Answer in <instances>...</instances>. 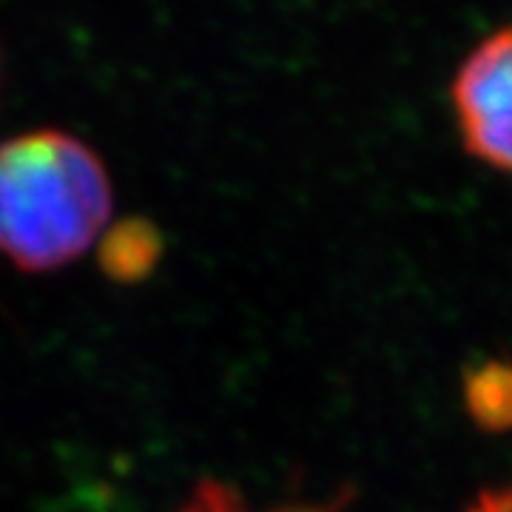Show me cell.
<instances>
[{"label":"cell","instance_id":"obj_1","mask_svg":"<svg viewBox=\"0 0 512 512\" xmlns=\"http://www.w3.org/2000/svg\"><path fill=\"white\" fill-rule=\"evenodd\" d=\"M111 217V180L74 134L40 128L0 143V254L26 274L83 256Z\"/></svg>","mask_w":512,"mask_h":512},{"label":"cell","instance_id":"obj_2","mask_svg":"<svg viewBox=\"0 0 512 512\" xmlns=\"http://www.w3.org/2000/svg\"><path fill=\"white\" fill-rule=\"evenodd\" d=\"M453 109L464 148L512 174V26L478 43L453 80Z\"/></svg>","mask_w":512,"mask_h":512},{"label":"cell","instance_id":"obj_3","mask_svg":"<svg viewBox=\"0 0 512 512\" xmlns=\"http://www.w3.org/2000/svg\"><path fill=\"white\" fill-rule=\"evenodd\" d=\"M160 251H163L160 231L151 222H117L103 239L100 265L114 282H140L160 262Z\"/></svg>","mask_w":512,"mask_h":512},{"label":"cell","instance_id":"obj_4","mask_svg":"<svg viewBox=\"0 0 512 512\" xmlns=\"http://www.w3.org/2000/svg\"><path fill=\"white\" fill-rule=\"evenodd\" d=\"M467 404L478 424L510 427L512 424V370L487 365L467 382Z\"/></svg>","mask_w":512,"mask_h":512},{"label":"cell","instance_id":"obj_5","mask_svg":"<svg viewBox=\"0 0 512 512\" xmlns=\"http://www.w3.org/2000/svg\"><path fill=\"white\" fill-rule=\"evenodd\" d=\"M177 512H251L248 504L242 501V495L222 484V481H214V478H205L194 487V493L188 495L183 507Z\"/></svg>","mask_w":512,"mask_h":512},{"label":"cell","instance_id":"obj_6","mask_svg":"<svg viewBox=\"0 0 512 512\" xmlns=\"http://www.w3.org/2000/svg\"><path fill=\"white\" fill-rule=\"evenodd\" d=\"M464 512H512V481L493 490H481Z\"/></svg>","mask_w":512,"mask_h":512}]
</instances>
